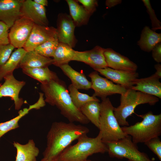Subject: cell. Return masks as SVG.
Returning a JSON list of instances; mask_svg holds the SVG:
<instances>
[{"label": "cell", "instance_id": "1", "mask_svg": "<svg viewBox=\"0 0 161 161\" xmlns=\"http://www.w3.org/2000/svg\"><path fill=\"white\" fill-rule=\"evenodd\" d=\"M89 132L87 127L73 122H53L47 135V146L43 153V158L56 161L61 153L72 142L87 135Z\"/></svg>", "mask_w": 161, "mask_h": 161}, {"label": "cell", "instance_id": "2", "mask_svg": "<svg viewBox=\"0 0 161 161\" xmlns=\"http://www.w3.org/2000/svg\"><path fill=\"white\" fill-rule=\"evenodd\" d=\"M41 88L47 102L55 106L61 114L71 122L87 124L90 122L73 104L65 83L59 78L41 83Z\"/></svg>", "mask_w": 161, "mask_h": 161}, {"label": "cell", "instance_id": "3", "mask_svg": "<svg viewBox=\"0 0 161 161\" xmlns=\"http://www.w3.org/2000/svg\"><path fill=\"white\" fill-rule=\"evenodd\" d=\"M108 152L106 144L102 140L100 132L95 137L85 135L78 140L76 144L70 145L60 154L56 161H86L94 154Z\"/></svg>", "mask_w": 161, "mask_h": 161}, {"label": "cell", "instance_id": "4", "mask_svg": "<svg viewBox=\"0 0 161 161\" xmlns=\"http://www.w3.org/2000/svg\"><path fill=\"white\" fill-rule=\"evenodd\" d=\"M143 120L130 126L121 127L122 130L130 136L133 142L137 144L145 143L161 134V114H154L150 111L142 115H137Z\"/></svg>", "mask_w": 161, "mask_h": 161}, {"label": "cell", "instance_id": "5", "mask_svg": "<svg viewBox=\"0 0 161 161\" xmlns=\"http://www.w3.org/2000/svg\"><path fill=\"white\" fill-rule=\"evenodd\" d=\"M159 101L156 97L129 89L121 95L120 105L114 108V114L120 126H128L126 119L134 112L137 106L146 103L154 105Z\"/></svg>", "mask_w": 161, "mask_h": 161}, {"label": "cell", "instance_id": "6", "mask_svg": "<svg viewBox=\"0 0 161 161\" xmlns=\"http://www.w3.org/2000/svg\"><path fill=\"white\" fill-rule=\"evenodd\" d=\"M114 108L109 98L102 100L100 103L99 129L104 143L116 141L128 135L119 124L114 114Z\"/></svg>", "mask_w": 161, "mask_h": 161}, {"label": "cell", "instance_id": "7", "mask_svg": "<svg viewBox=\"0 0 161 161\" xmlns=\"http://www.w3.org/2000/svg\"><path fill=\"white\" fill-rule=\"evenodd\" d=\"M105 143L111 157L126 158L128 161H153L147 154L139 151L137 144L133 142L130 136L116 141Z\"/></svg>", "mask_w": 161, "mask_h": 161}, {"label": "cell", "instance_id": "8", "mask_svg": "<svg viewBox=\"0 0 161 161\" xmlns=\"http://www.w3.org/2000/svg\"><path fill=\"white\" fill-rule=\"evenodd\" d=\"M91 80V89L94 91L93 96L101 98L102 100L108 96L118 94L122 95L127 90L125 87L114 84L111 80L99 75L97 71H93L89 75Z\"/></svg>", "mask_w": 161, "mask_h": 161}, {"label": "cell", "instance_id": "9", "mask_svg": "<svg viewBox=\"0 0 161 161\" xmlns=\"http://www.w3.org/2000/svg\"><path fill=\"white\" fill-rule=\"evenodd\" d=\"M30 20L22 16L10 28L8 37L10 44L14 48H22L28 39L34 25Z\"/></svg>", "mask_w": 161, "mask_h": 161}, {"label": "cell", "instance_id": "10", "mask_svg": "<svg viewBox=\"0 0 161 161\" xmlns=\"http://www.w3.org/2000/svg\"><path fill=\"white\" fill-rule=\"evenodd\" d=\"M57 37V30L55 28L34 24L30 36L23 48L27 52L34 50L38 46Z\"/></svg>", "mask_w": 161, "mask_h": 161}, {"label": "cell", "instance_id": "11", "mask_svg": "<svg viewBox=\"0 0 161 161\" xmlns=\"http://www.w3.org/2000/svg\"><path fill=\"white\" fill-rule=\"evenodd\" d=\"M57 35L59 42L65 44L72 48L75 46L76 39L74 35L76 27L71 16L61 13L57 21Z\"/></svg>", "mask_w": 161, "mask_h": 161}, {"label": "cell", "instance_id": "12", "mask_svg": "<svg viewBox=\"0 0 161 161\" xmlns=\"http://www.w3.org/2000/svg\"><path fill=\"white\" fill-rule=\"evenodd\" d=\"M4 78V82L0 86V97H10L14 101L15 109L19 110L24 103L23 99L19 97V93L25 82L16 79L13 73L6 75Z\"/></svg>", "mask_w": 161, "mask_h": 161}, {"label": "cell", "instance_id": "13", "mask_svg": "<svg viewBox=\"0 0 161 161\" xmlns=\"http://www.w3.org/2000/svg\"><path fill=\"white\" fill-rule=\"evenodd\" d=\"M104 48L97 46L89 50L75 51L72 61H80L89 65L94 69L107 67L103 54Z\"/></svg>", "mask_w": 161, "mask_h": 161}, {"label": "cell", "instance_id": "14", "mask_svg": "<svg viewBox=\"0 0 161 161\" xmlns=\"http://www.w3.org/2000/svg\"><path fill=\"white\" fill-rule=\"evenodd\" d=\"M103 54L108 67L119 71L136 72L137 66L136 64L112 49H104Z\"/></svg>", "mask_w": 161, "mask_h": 161}, {"label": "cell", "instance_id": "15", "mask_svg": "<svg viewBox=\"0 0 161 161\" xmlns=\"http://www.w3.org/2000/svg\"><path fill=\"white\" fill-rule=\"evenodd\" d=\"M23 0H0V21L9 29L15 21L22 16L21 12Z\"/></svg>", "mask_w": 161, "mask_h": 161}, {"label": "cell", "instance_id": "16", "mask_svg": "<svg viewBox=\"0 0 161 161\" xmlns=\"http://www.w3.org/2000/svg\"><path fill=\"white\" fill-rule=\"evenodd\" d=\"M106 78L113 83L120 85L127 89H131L134 85L135 80L139 77V74L136 72H129L115 70L109 67L94 69Z\"/></svg>", "mask_w": 161, "mask_h": 161}, {"label": "cell", "instance_id": "17", "mask_svg": "<svg viewBox=\"0 0 161 161\" xmlns=\"http://www.w3.org/2000/svg\"><path fill=\"white\" fill-rule=\"evenodd\" d=\"M21 12L22 16L30 20L35 24L48 26V21L46 14L45 7L31 0H24Z\"/></svg>", "mask_w": 161, "mask_h": 161}, {"label": "cell", "instance_id": "18", "mask_svg": "<svg viewBox=\"0 0 161 161\" xmlns=\"http://www.w3.org/2000/svg\"><path fill=\"white\" fill-rule=\"evenodd\" d=\"M160 78L154 74L149 77L137 78L131 88L161 98V83Z\"/></svg>", "mask_w": 161, "mask_h": 161}, {"label": "cell", "instance_id": "19", "mask_svg": "<svg viewBox=\"0 0 161 161\" xmlns=\"http://www.w3.org/2000/svg\"><path fill=\"white\" fill-rule=\"evenodd\" d=\"M53 59L43 56L35 50L26 52L19 65L22 69L48 66L53 64Z\"/></svg>", "mask_w": 161, "mask_h": 161}, {"label": "cell", "instance_id": "20", "mask_svg": "<svg viewBox=\"0 0 161 161\" xmlns=\"http://www.w3.org/2000/svg\"><path fill=\"white\" fill-rule=\"evenodd\" d=\"M13 144L17 151L15 161H37L36 157L39 153V150L36 146L33 140H29L25 144L15 142Z\"/></svg>", "mask_w": 161, "mask_h": 161}, {"label": "cell", "instance_id": "21", "mask_svg": "<svg viewBox=\"0 0 161 161\" xmlns=\"http://www.w3.org/2000/svg\"><path fill=\"white\" fill-rule=\"evenodd\" d=\"M59 67L70 80L71 84L78 89L88 90L91 88V82L83 73L74 70L68 64L60 65Z\"/></svg>", "mask_w": 161, "mask_h": 161}, {"label": "cell", "instance_id": "22", "mask_svg": "<svg viewBox=\"0 0 161 161\" xmlns=\"http://www.w3.org/2000/svg\"><path fill=\"white\" fill-rule=\"evenodd\" d=\"M161 42V33H157L145 26L143 30L137 44L145 52H151L154 47Z\"/></svg>", "mask_w": 161, "mask_h": 161}, {"label": "cell", "instance_id": "23", "mask_svg": "<svg viewBox=\"0 0 161 161\" xmlns=\"http://www.w3.org/2000/svg\"><path fill=\"white\" fill-rule=\"evenodd\" d=\"M66 1L69 8L70 16L75 26L79 27L86 24L91 15L76 1L66 0Z\"/></svg>", "mask_w": 161, "mask_h": 161}, {"label": "cell", "instance_id": "24", "mask_svg": "<svg viewBox=\"0 0 161 161\" xmlns=\"http://www.w3.org/2000/svg\"><path fill=\"white\" fill-rule=\"evenodd\" d=\"M27 51L23 48H18L11 54L10 58L0 69V80L6 75L13 73L19 65Z\"/></svg>", "mask_w": 161, "mask_h": 161}, {"label": "cell", "instance_id": "25", "mask_svg": "<svg viewBox=\"0 0 161 161\" xmlns=\"http://www.w3.org/2000/svg\"><path fill=\"white\" fill-rule=\"evenodd\" d=\"M23 72L38 81L41 83H44L59 78L56 74L50 70L48 66L24 68Z\"/></svg>", "mask_w": 161, "mask_h": 161}, {"label": "cell", "instance_id": "26", "mask_svg": "<svg viewBox=\"0 0 161 161\" xmlns=\"http://www.w3.org/2000/svg\"><path fill=\"white\" fill-rule=\"evenodd\" d=\"M75 50L68 45L59 42L55 52L53 64L59 67L72 61L74 56Z\"/></svg>", "mask_w": 161, "mask_h": 161}, {"label": "cell", "instance_id": "27", "mask_svg": "<svg viewBox=\"0 0 161 161\" xmlns=\"http://www.w3.org/2000/svg\"><path fill=\"white\" fill-rule=\"evenodd\" d=\"M100 102L99 99L89 102L83 105L79 109L89 122L98 129L100 112Z\"/></svg>", "mask_w": 161, "mask_h": 161}, {"label": "cell", "instance_id": "28", "mask_svg": "<svg viewBox=\"0 0 161 161\" xmlns=\"http://www.w3.org/2000/svg\"><path fill=\"white\" fill-rule=\"evenodd\" d=\"M40 107V103L37 102L35 104L30 106L28 108H24L19 110L18 115L15 118L8 121L0 123V138L9 131L18 128L19 121L27 114L29 111L33 109H39Z\"/></svg>", "mask_w": 161, "mask_h": 161}, {"label": "cell", "instance_id": "29", "mask_svg": "<svg viewBox=\"0 0 161 161\" xmlns=\"http://www.w3.org/2000/svg\"><path fill=\"white\" fill-rule=\"evenodd\" d=\"M68 89L73 104L79 109L86 103L98 99L96 97L90 96L88 94L80 92L71 84L69 85Z\"/></svg>", "mask_w": 161, "mask_h": 161}, {"label": "cell", "instance_id": "30", "mask_svg": "<svg viewBox=\"0 0 161 161\" xmlns=\"http://www.w3.org/2000/svg\"><path fill=\"white\" fill-rule=\"evenodd\" d=\"M59 42L58 37H57L38 46L34 50L45 57H53Z\"/></svg>", "mask_w": 161, "mask_h": 161}, {"label": "cell", "instance_id": "31", "mask_svg": "<svg viewBox=\"0 0 161 161\" xmlns=\"http://www.w3.org/2000/svg\"><path fill=\"white\" fill-rule=\"evenodd\" d=\"M142 1L147 9L151 20V30L154 31L161 29V23L157 18L154 9L152 7L149 0H143Z\"/></svg>", "mask_w": 161, "mask_h": 161}, {"label": "cell", "instance_id": "32", "mask_svg": "<svg viewBox=\"0 0 161 161\" xmlns=\"http://www.w3.org/2000/svg\"><path fill=\"white\" fill-rule=\"evenodd\" d=\"M149 149L161 160V141L159 137L153 138L145 143Z\"/></svg>", "mask_w": 161, "mask_h": 161}, {"label": "cell", "instance_id": "33", "mask_svg": "<svg viewBox=\"0 0 161 161\" xmlns=\"http://www.w3.org/2000/svg\"><path fill=\"white\" fill-rule=\"evenodd\" d=\"M14 48L10 44L0 46V69L8 60Z\"/></svg>", "mask_w": 161, "mask_h": 161}, {"label": "cell", "instance_id": "34", "mask_svg": "<svg viewBox=\"0 0 161 161\" xmlns=\"http://www.w3.org/2000/svg\"><path fill=\"white\" fill-rule=\"evenodd\" d=\"M9 29L5 23L0 21V46L10 44L8 37Z\"/></svg>", "mask_w": 161, "mask_h": 161}, {"label": "cell", "instance_id": "35", "mask_svg": "<svg viewBox=\"0 0 161 161\" xmlns=\"http://www.w3.org/2000/svg\"><path fill=\"white\" fill-rule=\"evenodd\" d=\"M86 10L91 15L95 11L98 6V1L96 0H78Z\"/></svg>", "mask_w": 161, "mask_h": 161}, {"label": "cell", "instance_id": "36", "mask_svg": "<svg viewBox=\"0 0 161 161\" xmlns=\"http://www.w3.org/2000/svg\"><path fill=\"white\" fill-rule=\"evenodd\" d=\"M152 57L154 60L158 63L161 62V42L157 44L151 51Z\"/></svg>", "mask_w": 161, "mask_h": 161}, {"label": "cell", "instance_id": "37", "mask_svg": "<svg viewBox=\"0 0 161 161\" xmlns=\"http://www.w3.org/2000/svg\"><path fill=\"white\" fill-rule=\"evenodd\" d=\"M122 1L121 0H107L106 1L105 4L107 7L111 8L120 4Z\"/></svg>", "mask_w": 161, "mask_h": 161}, {"label": "cell", "instance_id": "38", "mask_svg": "<svg viewBox=\"0 0 161 161\" xmlns=\"http://www.w3.org/2000/svg\"><path fill=\"white\" fill-rule=\"evenodd\" d=\"M154 67L156 71L154 73L155 75L158 76L160 78H161V65L158 63L154 65Z\"/></svg>", "mask_w": 161, "mask_h": 161}, {"label": "cell", "instance_id": "39", "mask_svg": "<svg viewBox=\"0 0 161 161\" xmlns=\"http://www.w3.org/2000/svg\"><path fill=\"white\" fill-rule=\"evenodd\" d=\"M33 1L40 5L45 7L48 5L47 0H34Z\"/></svg>", "mask_w": 161, "mask_h": 161}, {"label": "cell", "instance_id": "40", "mask_svg": "<svg viewBox=\"0 0 161 161\" xmlns=\"http://www.w3.org/2000/svg\"><path fill=\"white\" fill-rule=\"evenodd\" d=\"M41 161H54L53 160H51L47 159H45L44 158H43L41 160Z\"/></svg>", "mask_w": 161, "mask_h": 161}, {"label": "cell", "instance_id": "41", "mask_svg": "<svg viewBox=\"0 0 161 161\" xmlns=\"http://www.w3.org/2000/svg\"><path fill=\"white\" fill-rule=\"evenodd\" d=\"M86 161H92L91 160L87 159Z\"/></svg>", "mask_w": 161, "mask_h": 161}]
</instances>
